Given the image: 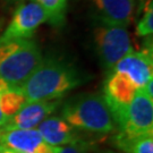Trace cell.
<instances>
[{
	"mask_svg": "<svg viewBox=\"0 0 153 153\" xmlns=\"http://www.w3.org/2000/svg\"><path fill=\"white\" fill-rule=\"evenodd\" d=\"M60 102V100L27 101L7 120L2 129H36L45 118L55 112Z\"/></svg>",
	"mask_w": 153,
	"mask_h": 153,
	"instance_id": "9",
	"label": "cell"
},
{
	"mask_svg": "<svg viewBox=\"0 0 153 153\" xmlns=\"http://www.w3.org/2000/svg\"><path fill=\"white\" fill-rule=\"evenodd\" d=\"M61 118L78 131L108 134L117 129L114 117L100 94H83L66 101Z\"/></svg>",
	"mask_w": 153,
	"mask_h": 153,
	"instance_id": "2",
	"label": "cell"
},
{
	"mask_svg": "<svg viewBox=\"0 0 153 153\" xmlns=\"http://www.w3.org/2000/svg\"><path fill=\"white\" fill-rule=\"evenodd\" d=\"M137 92V88L125 75L110 71L103 85V99L116 120L129 105Z\"/></svg>",
	"mask_w": 153,
	"mask_h": 153,
	"instance_id": "8",
	"label": "cell"
},
{
	"mask_svg": "<svg viewBox=\"0 0 153 153\" xmlns=\"http://www.w3.org/2000/svg\"><path fill=\"white\" fill-rule=\"evenodd\" d=\"M110 71L125 75L136 86L137 90L144 88L153 79L152 48H145L142 51L133 50L121 58Z\"/></svg>",
	"mask_w": 153,
	"mask_h": 153,
	"instance_id": "7",
	"label": "cell"
},
{
	"mask_svg": "<svg viewBox=\"0 0 153 153\" xmlns=\"http://www.w3.org/2000/svg\"><path fill=\"white\" fill-rule=\"evenodd\" d=\"M47 22H49V18L41 6L33 1L22 2L15 9L11 21L0 35V40L32 39L38 27Z\"/></svg>",
	"mask_w": 153,
	"mask_h": 153,
	"instance_id": "6",
	"label": "cell"
},
{
	"mask_svg": "<svg viewBox=\"0 0 153 153\" xmlns=\"http://www.w3.org/2000/svg\"><path fill=\"white\" fill-rule=\"evenodd\" d=\"M43 8L49 18L50 24L61 26L65 23L68 0H30Z\"/></svg>",
	"mask_w": 153,
	"mask_h": 153,
	"instance_id": "14",
	"label": "cell"
},
{
	"mask_svg": "<svg viewBox=\"0 0 153 153\" xmlns=\"http://www.w3.org/2000/svg\"><path fill=\"white\" fill-rule=\"evenodd\" d=\"M153 33V5L152 0H148L142 17L136 25V35L141 38H149Z\"/></svg>",
	"mask_w": 153,
	"mask_h": 153,
	"instance_id": "15",
	"label": "cell"
},
{
	"mask_svg": "<svg viewBox=\"0 0 153 153\" xmlns=\"http://www.w3.org/2000/svg\"><path fill=\"white\" fill-rule=\"evenodd\" d=\"M1 1H4V2H6V4H14V2L19 1V0H1Z\"/></svg>",
	"mask_w": 153,
	"mask_h": 153,
	"instance_id": "19",
	"label": "cell"
},
{
	"mask_svg": "<svg viewBox=\"0 0 153 153\" xmlns=\"http://www.w3.org/2000/svg\"><path fill=\"white\" fill-rule=\"evenodd\" d=\"M93 38L101 64L108 71L134 50L127 27L100 24L94 28Z\"/></svg>",
	"mask_w": 153,
	"mask_h": 153,
	"instance_id": "4",
	"label": "cell"
},
{
	"mask_svg": "<svg viewBox=\"0 0 153 153\" xmlns=\"http://www.w3.org/2000/svg\"><path fill=\"white\" fill-rule=\"evenodd\" d=\"M114 144L125 153H153V134L129 136L118 131Z\"/></svg>",
	"mask_w": 153,
	"mask_h": 153,
	"instance_id": "13",
	"label": "cell"
},
{
	"mask_svg": "<svg viewBox=\"0 0 153 153\" xmlns=\"http://www.w3.org/2000/svg\"><path fill=\"white\" fill-rule=\"evenodd\" d=\"M43 57L32 39L0 40V79L21 86Z\"/></svg>",
	"mask_w": 153,
	"mask_h": 153,
	"instance_id": "3",
	"label": "cell"
},
{
	"mask_svg": "<svg viewBox=\"0 0 153 153\" xmlns=\"http://www.w3.org/2000/svg\"><path fill=\"white\" fill-rule=\"evenodd\" d=\"M45 142L51 146H62L82 141L78 129L57 116H49L36 127Z\"/></svg>",
	"mask_w": 153,
	"mask_h": 153,
	"instance_id": "12",
	"label": "cell"
},
{
	"mask_svg": "<svg viewBox=\"0 0 153 153\" xmlns=\"http://www.w3.org/2000/svg\"><path fill=\"white\" fill-rule=\"evenodd\" d=\"M53 153H100L99 150L93 144L86 141H78V142L62 145V146H55Z\"/></svg>",
	"mask_w": 153,
	"mask_h": 153,
	"instance_id": "16",
	"label": "cell"
},
{
	"mask_svg": "<svg viewBox=\"0 0 153 153\" xmlns=\"http://www.w3.org/2000/svg\"><path fill=\"white\" fill-rule=\"evenodd\" d=\"M115 123L119 131L129 136L153 134V98L138 88L133 101Z\"/></svg>",
	"mask_w": 153,
	"mask_h": 153,
	"instance_id": "5",
	"label": "cell"
},
{
	"mask_svg": "<svg viewBox=\"0 0 153 153\" xmlns=\"http://www.w3.org/2000/svg\"><path fill=\"white\" fill-rule=\"evenodd\" d=\"M6 123H7V119H6V117L2 115V112H1V110H0V131L4 128V126L6 125Z\"/></svg>",
	"mask_w": 153,
	"mask_h": 153,
	"instance_id": "18",
	"label": "cell"
},
{
	"mask_svg": "<svg viewBox=\"0 0 153 153\" xmlns=\"http://www.w3.org/2000/svg\"><path fill=\"white\" fill-rule=\"evenodd\" d=\"M86 77L74 66L53 58L42 59L36 69L21 85L26 101L60 100L82 85Z\"/></svg>",
	"mask_w": 153,
	"mask_h": 153,
	"instance_id": "1",
	"label": "cell"
},
{
	"mask_svg": "<svg viewBox=\"0 0 153 153\" xmlns=\"http://www.w3.org/2000/svg\"><path fill=\"white\" fill-rule=\"evenodd\" d=\"M0 153H23V152H19V151H16V150H11V149H7V148L0 146Z\"/></svg>",
	"mask_w": 153,
	"mask_h": 153,
	"instance_id": "17",
	"label": "cell"
},
{
	"mask_svg": "<svg viewBox=\"0 0 153 153\" xmlns=\"http://www.w3.org/2000/svg\"><path fill=\"white\" fill-rule=\"evenodd\" d=\"M101 24L127 27L134 19L135 0H92Z\"/></svg>",
	"mask_w": 153,
	"mask_h": 153,
	"instance_id": "11",
	"label": "cell"
},
{
	"mask_svg": "<svg viewBox=\"0 0 153 153\" xmlns=\"http://www.w3.org/2000/svg\"><path fill=\"white\" fill-rule=\"evenodd\" d=\"M0 146L23 153H53L55 146L44 141L36 129H2Z\"/></svg>",
	"mask_w": 153,
	"mask_h": 153,
	"instance_id": "10",
	"label": "cell"
}]
</instances>
